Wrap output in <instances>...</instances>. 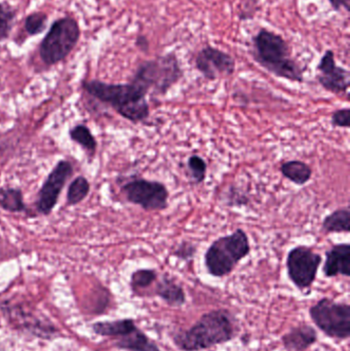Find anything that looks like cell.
<instances>
[{"mask_svg": "<svg viewBox=\"0 0 350 351\" xmlns=\"http://www.w3.org/2000/svg\"><path fill=\"white\" fill-rule=\"evenodd\" d=\"M329 1L335 10H339L341 8H345L347 12L349 10V0H329Z\"/></svg>", "mask_w": 350, "mask_h": 351, "instance_id": "obj_31", "label": "cell"}, {"mask_svg": "<svg viewBox=\"0 0 350 351\" xmlns=\"http://www.w3.org/2000/svg\"><path fill=\"white\" fill-rule=\"evenodd\" d=\"M80 35L79 24L73 16H65L53 21L39 45L41 61L47 66L64 61L79 43Z\"/></svg>", "mask_w": 350, "mask_h": 351, "instance_id": "obj_5", "label": "cell"}, {"mask_svg": "<svg viewBox=\"0 0 350 351\" xmlns=\"http://www.w3.org/2000/svg\"><path fill=\"white\" fill-rule=\"evenodd\" d=\"M318 74L316 76L318 84L335 95L347 94L350 86L349 70L337 65L333 51L328 49L323 55L318 67Z\"/></svg>", "mask_w": 350, "mask_h": 351, "instance_id": "obj_12", "label": "cell"}, {"mask_svg": "<svg viewBox=\"0 0 350 351\" xmlns=\"http://www.w3.org/2000/svg\"><path fill=\"white\" fill-rule=\"evenodd\" d=\"M250 253V239L244 229L238 228L232 234L219 237L205 251V266L208 274L214 278H225Z\"/></svg>", "mask_w": 350, "mask_h": 351, "instance_id": "obj_4", "label": "cell"}, {"mask_svg": "<svg viewBox=\"0 0 350 351\" xmlns=\"http://www.w3.org/2000/svg\"><path fill=\"white\" fill-rule=\"evenodd\" d=\"M323 258L320 254L308 245H297L290 250L286 259L288 276L292 284L305 293L316 282Z\"/></svg>", "mask_w": 350, "mask_h": 351, "instance_id": "obj_8", "label": "cell"}, {"mask_svg": "<svg viewBox=\"0 0 350 351\" xmlns=\"http://www.w3.org/2000/svg\"><path fill=\"white\" fill-rule=\"evenodd\" d=\"M255 61L277 77L293 82H303V69L291 57L289 45L281 35L261 29L254 37Z\"/></svg>", "mask_w": 350, "mask_h": 351, "instance_id": "obj_3", "label": "cell"}, {"mask_svg": "<svg viewBox=\"0 0 350 351\" xmlns=\"http://www.w3.org/2000/svg\"><path fill=\"white\" fill-rule=\"evenodd\" d=\"M158 274L155 269L141 268V269L136 270L132 274L129 286H131L134 294L140 296L142 291L149 289L154 282H158Z\"/></svg>", "mask_w": 350, "mask_h": 351, "instance_id": "obj_21", "label": "cell"}, {"mask_svg": "<svg viewBox=\"0 0 350 351\" xmlns=\"http://www.w3.org/2000/svg\"><path fill=\"white\" fill-rule=\"evenodd\" d=\"M136 45H137V47H139L140 49H142V51H147L148 47H149V45H148V40L147 38H146L145 36H143V35H140V36H138L137 41H136Z\"/></svg>", "mask_w": 350, "mask_h": 351, "instance_id": "obj_32", "label": "cell"}, {"mask_svg": "<svg viewBox=\"0 0 350 351\" xmlns=\"http://www.w3.org/2000/svg\"><path fill=\"white\" fill-rule=\"evenodd\" d=\"M90 185L88 180L84 176L75 178L68 187L67 204L68 206H75L86 199L90 193Z\"/></svg>", "mask_w": 350, "mask_h": 351, "instance_id": "obj_22", "label": "cell"}, {"mask_svg": "<svg viewBox=\"0 0 350 351\" xmlns=\"http://www.w3.org/2000/svg\"><path fill=\"white\" fill-rule=\"evenodd\" d=\"M155 295L171 307H182L186 303L184 289L176 280L168 276L158 280Z\"/></svg>", "mask_w": 350, "mask_h": 351, "instance_id": "obj_16", "label": "cell"}, {"mask_svg": "<svg viewBox=\"0 0 350 351\" xmlns=\"http://www.w3.org/2000/svg\"><path fill=\"white\" fill-rule=\"evenodd\" d=\"M187 170L193 183L201 184L207 178L208 165L205 158L197 154L189 156L187 160Z\"/></svg>", "mask_w": 350, "mask_h": 351, "instance_id": "obj_26", "label": "cell"}, {"mask_svg": "<svg viewBox=\"0 0 350 351\" xmlns=\"http://www.w3.org/2000/svg\"><path fill=\"white\" fill-rule=\"evenodd\" d=\"M238 324L226 309L209 311L188 330L178 332L173 337L181 351H203L227 343L236 337Z\"/></svg>", "mask_w": 350, "mask_h": 351, "instance_id": "obj_2", "label": "cell"}, {"mask_svg": "<svg viewBox=\"0 0 350 351\" xmlns=\"http://www.w3.org/2000/svg\"><path fill=\"white\" fill-rule=\"evenodd\" d=\"M325 233H349L350 231V210L347 208H338L325 217L322 223Z\"/></svg>", "mask_w": 350, "mask_h": 351, "instance_id": "obj_19", "label": "cell"}, {"mask_svg": "<svg viewBox=\"0 0 350 351\" xmlns=\"http://www.w3.org/2000/svg\"><path fill=\"white\" fill-rule=\"evenodd\" d=\"M0 208L10 213H22L27 210L22 191L16 188L0 187Z\"/></svg>", "mask_w": 350, "mask_h": 351, "instance_id": "obj_20", "label": "cell"}, {"mask_svg": "<svg viewBox=\"0 0 350 351\" xmlns=\"http://www.w3.org/2000/svg\"><path fill=\"white\" fill-rule=\"evenodd\" d=\"M183 71L173 53L144 62L138 67L134 80L143 84L155 96H166L168 90L182 78Z\"/></svg>", "mask_w": 350, "mask_h": 351, "instance_id": "obj_6", "label": "cell"}, {"mask_svg": "<svg viewBox=\"0 0 350 351\" xmlns=\"http://www.w3.org/2000/svg\"><path fill=\"white\" fill-rule=\"evenodd\" d=\"M82 88L97 100L110 105L117 113L133 123H141L150 117L147 95L149 90L137 80L129 84H106L100 80H88Z\"/></svg>", "mask_w": 350, "mask_h": 351, "instance_id": "obj_1", "label": "cell"}, {"mask_svg": "<svg viewBox=\"0 0 350 351\" xmlns=\"http://www.w3.org/2000/svg\"><path fill=\"white\" fill-rule=\"evenodd\" d=\"M16 16V8L8 2H0V43L10 37Z\"/></svg>", "mask_w": 350, "mask_h": 351, "instance_id": "obj_23", "label": "cell"}, {"mask_svg": "<svg viewBox=\"0 0 350 351\" xmlns=\"http://www.w3.org/2000/svg\"><path fill=\"white\" fill-rule=\"evenodd\" d=\"M331 125L335 128H343V129H349L350 127V108L338 109V110L333 112L331 117Z\"/></svg>", "mask_w": 350, "mask_h": 351, "instance_id": "obj_30", "label": "cell"}, {"mask_svg": "<svg viewBox=\"0 0 350 351\" xmlns=\"http://www.w3.org/2000/svg\"><path fill=\"white\" fill-rule=\"evenodd\" d=\"M318 341V333L312 326L302 324L283 335L282 342L288 351H306Z\"/></svg>", "mask_w": 350, "mask_h": 351, "instance_id": "obj_14", "label": "cell"}, {"mask_svg": "<svg viewBox=\"0 0 350 351\" xmlns=\"http://www.w3.org/2000/svg\"><path fill=\"white\" fill-rule=\"evenodd\" d=\"M195 67L210 82L230 76L236 70V61L229 53L213 47H205L195 57Z\"/></svg>", "mask_w": 350, "mask_h": 351, "instance_id": "obj_11", "label": "cell"}, {"mask_svg": "<svg viewBox=\"0 0 350 351\" xmlns=\"http://www.w3.org/2000/svg\"><path fill=\"white\" fill-rule=\"evenodd\" d=\"M73 174V167L68 160H60L53 169L37 196L36 208L47 216L53 212L67 180Z\"/></svg>", "mask_w": 350, "mask_h": 351, "instance_id": "obj_10", "label": "cell"}, {"mask_svg": "<svg viewBox=\"0 0 350 351\" xmlns=\"http://www.w3.org/2000/svg\"><path fill=\"white\" fill-rule=\"evenodd\" d=\"M114 346L125 351H162L154 340L150 339L143 331L136 328L133 331L114 339Z\"/></svg>", "mask_w": 350, "mask_h": 351, "instance_id": "obj_15", "label": "cell"}, {"mask_svg": "<svg viewBox=\"0 0 350 351\" xmlns=\"http://www.w3.org/2000/svg\"><path fill=\"white\" fill-rule=\"evenodd\" d=\"M92 331L97 335L103 337H111L113 339L121 337L137 328L133 319H117L112 322H98L92 325Z\"/></svg>", "mask_w": 350, "mask_h": 351, "instance_id": "obj_17", "label": "cell"}, {"mask_svg": "<svg viewBox=\"0 0 350 351\" xmlns=\"http://www.w3.org/2000/svg\"><path fill=\"white\" fill-rule=\"evenodd\" d=\"M121 190L127 202L143 210L156 212L168 206L170 192L162 182L135 178L123 185Z\"/></svg>", "mask_w": 350, "mask_h": 351, "instance_id": "obj_9", "label": "cell"}, {"mask_svg": "<svg viewBox=\"0 0 350 351\" xmlns=\"http://www.w3.org/2000/svg\"><path fill=\"white\" fill-rule=\"evenodd\" d=\"M197 253V247L195 243L188 241H183L182 243L177 245L175 251L173 252V256L178 258L181 261H190L195 257Z\"/></svg>", "mask_w": 350, "mask_h": 351, "instance_id": "obj_28", "label": "cell"}, {"mask_svg": "<svg viewBox=\"0 0 350 351\" xmlns=\"http://www.w3.org/2000/svg\"><path fill=\"white\" fill-rule=\"evenodd\" d=\"M47 14L42 12H33L26 16L24 29L29 36H37L45 32L47 26Z\"/></svg>", "mask_w": 350, "mask_h": 351, "instance_id": "obj_25", "label": "cell"}, {"mask_svg": "<svg viewBox=\"0 0 350 351\" xmlns=\"http://www.w3.org/2000/svg\"><path fill=\"white\" fill-rule=\"evenodd\" d=\"M310 317L327 337L342 341L350 337L349 303L336 302L329 298L321 299L310 307Z\"/></svg>", "mask_w": 350, "mask_h": 351, "instance_id": "obj_7", "label": "cell"}, {"mask_svg": "<svg viewBox=\"0 0 350 351\" xmlns=\"http://www.w3.org/2000/svg\"><path fill=\"white\" fill-rule=\"evenodd\" d=\"M69 135L72 141L75 142L88 152L95 154L97 149V141L86 125H75L73 129L70 130Z\"/></svg>", "mask_w": 350, "mask_h": 351, "instance_id": "obj_24", "label": "cell"}, {"mask_svg": "<svg viewBox=\"0 0 350 351\" xmlns=\"http://www.w3.org/2000/svg\"><path fill=\"white\" fill-rule=\"evenodd\" d=\"M260 0H242L240 8V19L242 21L251 20L259 10Z\"/></svg>", "mask_w": 350, "mask_h": 351, "instance_id": "obj_29", "label": "cell"}, {"mask_svg": "<svg viewBox=\"0 0 350 351\" xmlns=\"http://www.w3.org/2000/svg\"><path fill=\"white\" fill-rule=\"evenodd\" d=\"M324 276L328 278L338 276H350V245L339 243L326 252V260L323 266Z\"/></svg>", "mask_w": 350, "mask_h": 351, "instance_id": "obj_13", "label": "cell"}, {"mask_svg": "<svg viewBox=\"0 0 350 351\" xmlns=\"http://www.w3.org/2000/svg\"><path fill=\"white\" fill-rule=\"evenodd\" d=\"M224 202H225L226 206H230V208H234V206L240 208V206H246L250 204V197L242 190L238 189L234 186H230L226 190Z\"/></svg>", "mask_w": 350, "mask_h": 351, "instance_id": "obj_27", "label": "cell"}, {"mask_svg": "<svg viewBox=\"0 0 350 351\" xmlns=\"http://www.w3.org/2000/svg\"><path fill=\"white\" fill-rule=\"evenodd\" d=\"M282 175L297 186H304L312 180V169L302 160H289L281 166Z\"/></svg>", "mask_w": 350, "mask_h": 351, "instance_id": "obj_18", "label": "cell"}]
</instances>
